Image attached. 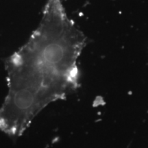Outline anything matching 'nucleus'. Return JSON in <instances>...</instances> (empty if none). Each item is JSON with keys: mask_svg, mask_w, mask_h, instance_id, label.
<instances>
[{"mask_svg": "<svg viewBox=\"0 0 148 148\" xmlns=\"http://www.w3.org/2000/svg\"><path fill=\"white\" fill-rule=\"evenodd\" d=\"M86 43L62 0H47L38 27L5 60L8 92L0 107V130L19 136L45 107L77 90V60Z\"/></svg>", "mask_w": 148, "mask_h": 148, "instance_id": "f257e3e1", "label": "nucleus"}]
</instances>
